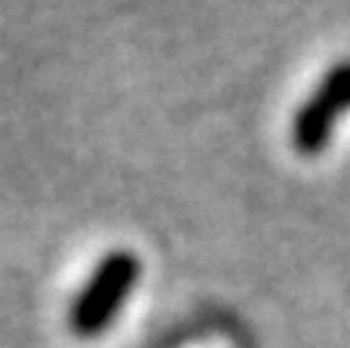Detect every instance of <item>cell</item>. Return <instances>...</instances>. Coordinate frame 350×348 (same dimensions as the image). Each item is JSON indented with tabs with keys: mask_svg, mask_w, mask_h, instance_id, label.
Listing matches in <instances>:
<instances>
[{
	"mask_svg": "<svg viewBox=\"0 0 350 348\" xmlns=\"http://www.w3.org/2000/svg\"><path fill=\"white\" fill-rule=\"evenodd\" d=\"M142 275V262L129 250H111L102 262L92 269L80 293L68 308V324L77 336L90 339L105 333L117 321L120 308L129 302Z\"/></svg>",
	"mask_w": 350,
	"mask_h": 348,
	"instance_id": "cell-1",
	"label": "cell"
},
{
	"mask_svg": "<svg viewBox=\"0 0 350 348\" xmlns=\"http://www.w3.org/2000/svg\"><path fill=\"white\" fill-rule=\"evenodd\" d=\"M350 114V59H341L323 74L289 123V142L301 158H317L329 148L335 127Z\"/></svg>",
	"mask_w": 350,
	"mask_h": 348,
	"instance_id": "cell-2",
	"label": "cell"
}]
</instances>
